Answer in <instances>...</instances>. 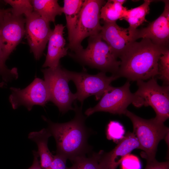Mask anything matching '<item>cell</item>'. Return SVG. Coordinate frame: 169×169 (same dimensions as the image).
Here are the masks:
<instances>
[{
  "label": "cell",
  "instance_id": "6da1fadb",
  "mask_svg": "<svg viewBox=\"0 0 169 169\" xmlns=\"http://www.w3.org/2000/svg\"><path fill=\"white\" fill-rule=\"evenodd\" d=\"M168 47L160 46L151 40L134 41L125 49L119 58L120 64L117 74L128 81H144L158 74L160 56Z\"/></svg>",
  "mask_w": 169,
  "mask_h": 169
},
{
  "label": "cell",
  "instance_id": "7a4b0ae2",
  "mask_svg": "<svg viewBox=\"0 0 169 169\" xmlns=\"http://www.w3.org/2000/svg\"><path fill=\"white\" fill-rule=\"evenodd\" d=\"M75 115L68 122L58 123L51 121L44 117L48 129L56 144V154L63 156L70 161L90 152L92 147L88 143L90 131L85 124L86 117L82 111V106L74 103Z\"/></svg>",
  "mask_w": 169,
  "mask_h": 169
},
{
  "label": "cell",
  "instance_id": "3957f363",
  "mask_svg": "<svg viewBox=\"0 0 169 169\" xmlns=\"http://www.w3.org/2000/svg\"><path fill=\"white\" fill-rule=\"evenodd\" d=\"M103 40L100 33L90 36L86 48L69 55L77 62L91 68L117 74L120 61L117 60L109 45Z\"/></svg>",
  "mask_w": 169,
  "mask_h": 169
},
{
  "label": "cell",
  "instance_id": "277c9868",
  "mask_svg": "<svg viewBox=\"0 0 169 169\" xmlns=\"http://www.w3.org/2000/svg\"><path fill=\"white\" fill-rule=\"evenodd\" d=\"M124 115L130 119L133 126V133L140 145V149L144 151L142 155L147 161L155 159L158 145L160 141L167 137L169 128L164 123L154 118L149 120L141 118L128 110Z\"/></svg>",
  "mask_w": 169,
  "mask_h": 169
},
{
  "label": "cell",
  "instance_id": "5b68a950",
  "mask_svg": "<svg viewBox=\"0 0 169 169\" xmlns=\"http://www.w3.org/2000/svg\"><path fill=\"white\" fill-rule=\"evenodd\" d=\"M137 90L134 93L136 101L134 105L140 107L150 106L154 110L155 119L164 123L169 117V86H160L155 78L146 82L137 81Z\"/></svg>",
  "mask_w": 169,
  "mask_h": 169
},
{
  "label": "cell",
  "instance_id": "8992f818",
  "mask_svg": "<svg viewBox=\"0 0 169 169\" xmlns=\"http://www.w3.org/2000/svg\"><path fill=\"white\" fill-rule=\"evenodd\" d=\"M106 2L103 0H84L75 30L68 48L75 52L83 48L81 45L86 38L99 33L102 28L100 11Z\"/></svg>",
  "mask_w": 169,
  "mask_h": 169
},
{
  "label": "cell",
  "instance_id": "52a82bcc",
  "mask_svg": "<svg viewBox=\"0 0 169 169\" xmlns=\"http://www.w3.org/2000/svg\"><path fill=\"white\" fill-rule=\"evenodd\" d=\"M41 71L49 90L50 101L63 113L74 110L72 104L76 98L75 94L72 93L69 89L68 83L70 80L66 74L65 69L59 65L55 68H49Z\"/></svg>",
  "mask_w": 169,
  "mask_h": 169
},
{
  "label": "cell",
  "instance_id": "ba28073f",
  "mask_svg": "<svg viewBox=\"0 0 169 169\" xmlns=\"http://www.w3.org/2000/svg\"><path fill=\"white\" fill-rule=\"evenodd\" d=\"M66 74L70 81L74 83L77 89L75 95L76 100L82 104L87 97L94 95L96 100H100L104 93L112 86L111 83L119 77L117 74L106 76L101 72L95 75L85 71H71L65 69Z\"/></svg>",
  "mask_w": 169,
  "mask_h": 169
},
{
  "label": "cell",
  "instance_id": "9c48e42d",
  "mask_svg": "<svg viewBox=\"0 0 169 169\" xmlns=\"http://www.w3.org/2000/svg\"><path fill=\"white\" fill-rule=\"evenodd\" d=\"M130 86V81L128 80L121 87L111 86L104 93L96 105L86 110L85 115L88 116L100 111L124 114L129 105L131 103L133 105L135 101V95L131 92Z\"/></svg>",
  "mask_w": 169,
  "mask_h": 169
},
{
  "label": "cell",
  "instance_id": "30bf717a",
  "mask_svg": "<svg viewBox=\"0 0 169 169\" xmlns=\"http://www.w3.org/2000/svg\"><path fill=\"white\" fill-rule=\"evenodd\" d=\"M10 90L11 93L9 100L14 110L23 105L29 111L34 105L44 106L50 101L47 85L44 80L38 78H35L24 89L11 87Z\"/></svg>",
  "mask_w": 169,
  "mask_h": 169
},
{
  "label": "cell",
  "instance_id": "8fae6325",
  "mask_svg": "<svg viewBox=\"0 0 169 169\" xmlns=\"http://www.w3.org/2000/svg\"><path fill=\"white\" fill-rule=\"evenodd\" d=\"M25 34L35 58L41 57L52 31L49 22L33 11L25 16Z\"/></svg>",
  "mask_w": 169,
  "mask_h": 169
},
{
  "label": "cell",
  "instance_id": "7c38bea8",
  "mask_svg": "<svg viewBox=\"0 0 169 169\" xmlns=\"http://www.w3.org/2000/svg\"><path fill=\"white\" fill-rule=\"evenodd\" d=\"M25 23L23 15H13L11 11L0 23V44L5 61L25 34Z\"/></svg>",
  "mask_w": 169,
  "mask_h": 169
},
{
  "label": "cell",
  "instance_id": "4fadbf2b",
  "mask_svg": "<svg viewBox=\"0 0 169 169\" xmlns=\"http://www.w3.org/2000/svg\"><path fill=\"white\" fill-rule=\"evenodd\" d=\"M103 23L100 32L101 38L109 45L115 57L119 58L126 48L136 41L134 36L136 29L121 27L116 22Z\"/></svg>",
  "mask_w": 169,
  "mask_h": 169
},
{
  "label": "cell",
  "instance_id": "5bb4252c",
  "mask_svg": "<svg viewBox=\"0 0 169 169\" xmlns=\"http://www.w3.org/2000/svg\"><path fill=\"white\" fill-rule=\"evenodd\" d=\"M165 3L164 10L156 19L146 27L136 29L134 39H149L155 44L168 47L169 40V1L163 0Z\"/></svg>",
  "mask_w": 169,
  "mask_h": 169
},
{
  "label": "cell",
  "instance_id": "9a60e30c",
  "mask_svg": "<svg viewBox=\"0 0 169 169\" xmlns=\"http://www.w3.org/2000/svg\"><path fill=\"white\" fill-rule=\"evenodd\" d=\"M139 148V143L133 133H127L110 151L105 152L101 150L99 152L100 169H116L126 155L133 150Z\"/></svg>",
  "mask_w": 169,
  "mask_h": 169
},
{
  "label": "cell",
  "instance_id": "2e32d148",
  "mask_svg": "<svg viewBox=\"0 0 169 169\" xmlns=\"http://www.w3.org/2000/svg\"><path fill=\"white\" fill-rule=\"evenodd\" d=\"M65 27L61 24L55 25L48 41L47 52L43 67H58L60 59L67 54L68 48L65 47L66 41L63 37Z\"/></svg>",
  "mask_w": 169,
  "mask_h": 169
},
{
  "label": "cell",
  "instance_id": "e0dca14e",
  "mask_svg": "<svg viewBox=\"0 0 169 169\" xmlns=\"http://www.w3.org/2000/svg\"><path fill=\"white\" fill-rule=\"evenodd\" d=\"M51 136L47 128L31 132L28 135V138L37 145V152L42 169H49L54 158V155L50 152L48 146L49 139Z\"/></svg>",
  "mask_w": 169,
  "mask_h": 169
},
{
  "label": "cell",
  "instance_id": "ac0fdd59",
  "mask_svg": "<svg viewBox=\"0 0 169 169\" xmlns=\"http://www.w3.org/2000/svg\"><path fill=\"white\" fill-rule=\"evenodd\" d=\"M33 11L49 22H54L56 17L63 13L57 0H32Z\"/></svg>",
  "mask_w": 169,
  "mask_h": 169
},
{
  "label": "cell",
  "instance_id": "d6986e66",
  "mask_svg": "<svg viewBox=\"0 0 169 169\" xmlns=\"http://www.w3.org/2000/svg\"><path fill=\"white\" fill-rule=\"evenodd\" d=\"M125 0H108L102 7L100 11V18L103 22H116L122 20L127 10L123 6Z\"/></svg>",
  "mask_w": 169,
  "mask_h": 169
},
{
  "label": "cell",
  "instance_id": "ffe728a7",
  "mask_svg": "<svg viewBox=\"0 0 169 169\" xmlns=\"http://www.w3.org/2000/svg\"><path fill=\"white\" fill-rule=\"evenodd\" d=\"M63 7L65 15L69 41L75 28L84 0H64Z\"/></svg>",
  "mask_w": 169,
  "mask_h": 169
},
{
  "label": "cell",
  "instance_id": "44dd1931",
  "mask_svg": "<svg viewBox=\"0 0 169 169\" xmlns=\"http://www.w3.org/2000/svg\"><path fill=\"white\" fill-rule=\"evenodd\" d=\"M141 5L127 9L123 18L129 24L130 29L135 30L146 21V16L149 14V5L152 0H145Z\"/></svg>",
  "mask_w": 169,
  "mask_h": 169
},
{
  "label": "cell",
  "instance_id": "7402d4cb",
  "mask_svg": "<svg viewBox=\"0 0 169 169\" xmlns=\"http://www.w3.org/2000/svg\"><path fill=\"white\" fill-rule=\"evenodd\" d=\"M99 158V152L94 153L88 157L86 156L76 157L70 161L73 165L69 169H100Z\"/></svg>",
  "mask_w": 169,
  "mask_h": 169
},
{
  "label": "cell",
  "instance_id": "603a6c76",
  "mask_svg": "<svg viewBox=\"0 0 169 169\" xmlns=\"http://www.w3.org/2000/svg\"><path fill=\"white\" fill-rule=\"evenodd\" d=\"M4 2L9 4L12 8L11 13L13 15L25 16L33 11L31 0H5Z\"/></svg>",
  "mask_w": 169,
  "mask_h": 169
},
{
  "label": "cell",
  "instance_id": "cb8c5ba5",
  "mask_svg": "<svg viewBox=\"0 0 169 169\" xmlns=\"http://www.w3.org/2000/svg\"><path fill=\"white\" fill-rule=\"evenodd\" d=\"M125 131L124 127L116 121H111L108 124L106 129L107 139L118 143L124 137Z\"/></svg>",
  "mask_w": 169,
  "mask_h": 169
},
{
  "label": "cell",
  "instance_id": "d4e9b609",
  "mask_svg": "<svg viewBox=\"0 0 169 169\" xmlns=\"http://www.w3.org/2000/svg\"><path fill=\"white\" fill-rule=\"evenodd\" d=\"M158 78L163 85L169 84V50L166 49L160 56L158 61Z\"/></svg>",
  "mask_w": 169,
  "mask_h": 169
},
{
  "label": "cell",
  "instance_id": "484cf974",
  "mask_svg": "<svg viewBox=\"0 0 169 169\" xmlns=\"http://www.w3.org/2000/svg\"><path fill=\"white\" fill-rule=\"evenodd\" d=\"M5 61L0 44V76L4 82L7 83L17 79L18 77V73L16 68L8 69L5 65Z\"/></svg>",
  "mask_w": 169,
  "mask_h": 169
},
{
  "label": "cell",
  "instance_id": "4316f807",
  "mask_svg": "<svg viewBox=\"0 0 169 169\" xmlns=\"http://www.w3.org/2000/svg\"><path fill=\"white\" fill-rule=\"evenodd\" d=\"M123 169H139L140 162L136 156L130 154L126 155L121 162Z\"/></svg>",
  "mask_w": 169,
  "mask_h": 169
},
{
  "label": "cell",
  "instance_id": "83f0119b",
  "mask_svg": "<svg viewBox=\"0 0 169 169\" xmlns=\"http://www.w3.org/2000/svg\"><path fill=\"white\" fill-rule=\"evenodd\" d=\"M67 159L64 156L56 154L54 155V158L49 169H69L66 165Z\"/></svg>",
  "mask_w": 169,
  "mask_h": 169
},
{
  "label": "cell",
  "instance_id": "f1b7e54d",
  "mask_svg": "<svg viewBox=\"0 0 169 169\" xmlns=\"http://www.w3.org/2000/svg\"><path fill=\"white\" fill-rule=\"evenodd\" d=\"M145 169H169V162L168 161L159 162L155 159L147 161Z\"/></svg>",
  "mask_w": 169,
  "mask_h": 169
},
{
  "label": "cell",
  "instance_id": "f546056e",
  "mask_svg": "<svg viewBox=\"0 0 169 169\" xmlns=\"http://www.w3.org/2000/svg\"><path fill=\"white\" fill-rule=\"evenodd\" d=\"M33 163L31 166L28 169H42L40 161L38 160L39 156L37 151H33Z\"/></svg>",
  "mask_w": 169,
  "mask_h": 169
},
{
  "label": "cell",
  "instance_id": "4dcf8cb0",
  "mask_svg": "<svg viewBox=\"0 0 169 169\" xmlns=\"http://www.w3.org/2000/svg\"><path fill=\"white\" fill-rule=\"evenodd\" d=\"M11 11V8L6 9L0 8V23L3 20L5 15Z\"/></svg>",
  "mask_w": 169,
  "mask_h": 169
},
{
  "label": "cell",
  "instance_id": "1f68e13d",
  "mask_svg": "<svg viewBox=\"0 0 169 169\" xmlns=\"http://www.w3.org/2000/svg\"><path fill=\"white\" fill-rule=\"evenodd\" d=\"M4 82H0V87H3V85H4Z\"/></svg>",
  "mask_w": 169,
  "mask_h": 169
}]
</instances>
